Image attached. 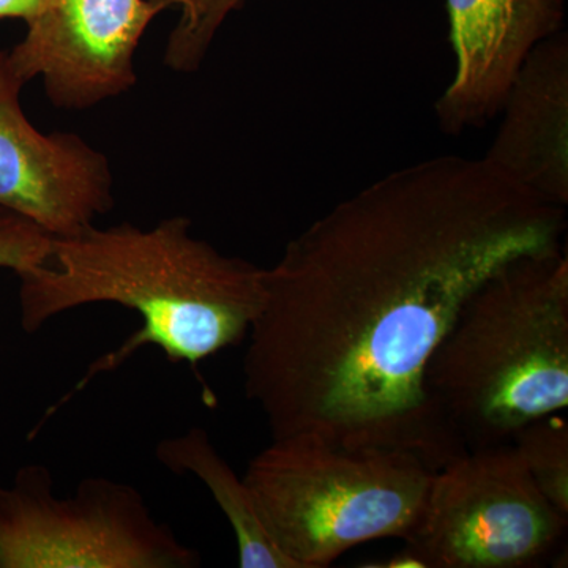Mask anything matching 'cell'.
Listing matches in <instances>:
<instances>
[{
    "mask_svg": "<svg viewBox=\"0 0 568 568\" xmlns=\"http://www.w3.org/2000/svg\"><path fill=\"white\" fill-rule=\"evenodd\" d=\"M566 209L484 159L440 155L369 183L265 268L244 357L272 439L409 452L433 470L467 448L424 376L459 306L508 261L562 246Z\"/></svg>",
    "mask_w": 568,
    "mask_h": 568,
    "instance_id": "1",
    "label": "cell"
},
{
    "mask_svg": "<svg viewBox=\"0 0 568 568\" xmlns=\"http://www.w3.org/2000/svg\"><path fill=\"white\" fill-rule=\"evenodd\" d=\"M192 226L182 215L152 227L92 226L54 239L50 265L20 276L28 334L85 305H121L141 317L140 331L92 362L69 396L145 346L196 372L205 358L246 342L264 306L265 268L219 252Z\"/></svg>",
    "mask_w": 568,
    "mask_h": 568,
    "instance_id": "2",
    "label": "cell"
},
{
    "mask_svg": "<svg viewBox=\"0 0 568 568\" xmlns=\"http://www.w3.org/2000/svg\"><path fill=\"white\" fill-rule=\"evenodd\" d=\"M426 395L467 448L508 444L568 406L566 246L508 261L459 306L425 368Z\"/></svg>",
    "mask_w": 568,
    "mask_h": 568,
    "instance_id": "3",
    "label": "cell"
},
{
    "mask_svg": "<svg viewBox=\"0 0 568 568\" xmlns=\"http://www.w3.org/2000/svg\"><path fill=\"white\" fill-rule=\"evenodd\" d=\"M436 470L409 452L276 437L244 480L276 548L295 568L331 567L351 548L406 538Z\"/></svg>",
    "mask_w": 568,
    "mask_h": 568,
    "instance_id": "4",
    "label": "cell"
},
{
    "mask_svg": "<svg viewBox=\"0 0 568 568\" xmlns=\"http://www.w3.org/2000/svg\"><path fill=\"white\" fill-rule=\"evenodd\" d=\"M567 526L511 443L473 448L436 470L420 517L390 566L538 567L556 555Z\"/></svg>",
    "mask_w": 568,
    "mask_h": 568,
    "instance_id": "5",
    "label": "cell"
},
{
    "mask_svg": "<svg viewBox=\"0 0 568 568\" xmlns=\"http://www.w3.org/2000/svg\"><path fill=\"white\" fill-rule=\"evenodd\" d=\"M201 556L156 521L132 485L88 477L55 495L48 467L0 485V568H196Z\"/></svg>",
    "mask_w": 568,
    "mask_h": 568,
    "instance_id": "6",
    "label": "cell"
},
{
    "mask_svg": "<svg viewBox=\"0 0 568 568\" xmlns=\"http://www.w3.org/2000/svg\"><path fill=\"white\" fill-rule=\"evenodd\" d=\"M162 13L149 0H41L9 50L22 80H43L52 106L81 111L132 91L138 48Z\"/></svg>",
    "mask_w": 568,
    "mask_h": 568,
    "instance_id": "7",
    "label": "cell"
},
{
    "mask_svg": "<svg viewBox=\"0 0 568 568\" xmlns=\"http://www.w3.org/2000/svg\"><path fill=\"white\" fill-rule=\"evenodd\" d=\"M26 84L0 51V207L71 237L114 207L110 159L78 133L36 129L21 106Z\"/></svg>",
    "mask_w": 568,
    "mask_h": 568,
    "instance_id": "8",
    "label": "cell"
},
{
    "mask_svg": "<svg viewBox=\"0 0 568 568\" xmlns=\"http://www.w3.org/2000/svg\"><path fill=\"white\" fill-rule=\"evenodd\" d=\"M455 73L435 104L439 129L462 134L499 115L519 67L560 32L564 0H447Z\"/></svg>",
    "mask_w": 568,
    "mask_h": 568,
    "instance_id": "9",
    "label": "cell"
},
{
    "mask_svg": "<svg viewBox=\"0 0 568 568\" xmlns=\"http://www.w3.org/2000/svg\"><path fill=\"white\" fill-rule=\"evenodd\" d=\"M481 159L545 203L568 205V40L541 41L519 67Z\"/></svg>",
    "mask_w": 568,
    "mask_h": 568,
    "instance_id": "10",
    "label": "cell"
},
{
    "mask_svg": "<svg viewBox=\"0 0 568 568\" xmlns=\"http://www.w3.org/2000/svg\"><path fill=\"white\" fill-rule=\"evenodd\" d=\"M155 457L171 473L192 474L209 488L234 530L239 567L295 568L265 530L244 477L227 465L205 429L193 426L183 435L166 437L156 446Z\"/></svg>",
    "mask_w": 568,
    "mask_h": 568,
    "instance_id": "11",
    "label": "cell"
},
{
    "mask_svg": "<svg viewBox=\"0 0 568 568\" xmlns=\"http://www.w3.org/2000/svg\"><path fill=\"white\" fill-rule=\"evenodd\" d=\"M510 443L538 491L568 518V420L564 413L529 422Z\"/></svg>",
    "mask_w": 568,
    "mask_h": 568,
    "instance_id": "12",
    "label": "cell"
},
{
    "mask_svg": "<svg viewBox=\"0 0 568 568\" xmlns=\"http://www.w3.org/2000/svg\"><path fill=\"white\" fill-rule=\"evenodd\" d=\"M160 11L181 10V18L166 41L163 62L178 73L200 70L216 33L245 0H149Z\"/></svg>",
    "mask_w": 568,
    "mask_h": 568,
    "instance_id": "13",
    "label": "cell"
},
{
    "mask_svg": "<svg viewBox=\"0 0 568 568\" xmlns=\"http://www.w3.org/2000/svg\"><path fill=\"white\" fill-rule=\"evenodd\" d=\"M52 244L54 239L31 220L0 207V268L22 276L47 267Z\"/></svg>",
    "mask_w": 568,
    "mask_h": 568,
    "instance_id": "14",
    "label": "cell"
},
{
    "mask_svg": "<svg viewBox=\"0 0 568 568\" xmlns=\"http://www.w3.org/2000/svg\"><path fill=\"white\" fill-rule=\"evenodd\" d=\"M41 0H0V21L22 20L28 24L40 9Z\"/></svg>",
    "mask_w": 568,
    "mask_h": 568,
    "instance_id": "15",
    "label": "cell"
}]
</instances>
